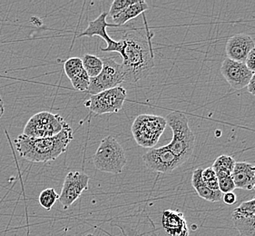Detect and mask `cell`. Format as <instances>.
<instances>
[{
	"label": "cell",
	"instance_id": "1",
	"mask_svg": "<svg viewBox=\"0 0 255 236\" xmlns=\"http://www.w3.org/2000/svg\"><path fill=\"white\" fill-rule=\"evenodd\" d=\"M103 52H118L123 58L125 82L134 84L152 73L154 67L153 54L147 36L140 30L127 31L119 41L107 47Z\"/></svg>",
	"mask_w": 255,
	"mask_h": 236
},
{
	"label": "cell",
	"instance_id": "2",
	"mask_svg": "<svg viewBox=\"0 0 255 236\" xmlns=\"http://www.w3.org/2000/svg\"><path fill=\"white\" fill-rule=\"evenodd\" d=\"M73 138V129L66 122L61 132L52 137L32 138L22 133L15 140V148L23 159L47 163L66 153Z\"/></svg>",
	"mask_w": 255,
	"mask_h": 236
},
{
	"label": "cell",
	"instance_id": "3",
	"mask_svg": "<svg viewBox=\"0 0 255 236\" xmlns=\"http://www.w3.org/2000/svg\"><path fill=\"white\" fill-rule=\"evenodd\" d=\"M173 131V139L167 144L169 150L185 163L194 153L195 136L189 126L188 118L184 114L174 111L165 118Z\"/></svg>",
	"mask_w": 255,
	"mask_h": 236
},
{
	"label": "cell",
	"instance_id": "4",
	"mask_svg": "<svg viewBox=\"0 0 255 236\" xmlns=\"http://www.w3.org/2000/svg\"><path fill=\"white\" fill-rule=\"evenodd\" d=\"M93 161L97 170L112 175H120L128 163L122 145L112 135L103 139Z\"/></svg>",
	"mask_w": 255,
	"mask_h": 236
},
{
	"label": "cell",
	"instance_id": "5",
	"mask_svg": "<svg viewBox=\"0 0 255 236\" xmlns=\"http://www.w3.org/2000/svg\"><path fill=\"white\" fill-rule=\"evenodd\" d=\"M167 123L165 118L153 115H140L134 119L131 131L138 145L153 148L158 143Z\"/></svg>",
	"mask_w": 255,
	"mask_h": 236
},
{
	"label": "cell",
	"instance_id": "6",
	"mask_svg": "<svg viewBox=\"0 0 255 236\" xmlns=\"http://www.w3.org/2000/svg\"><path fill=\"white\" fill-rule=\"evenodd\" d=\"M66 121L59 115L42 111L31 117L27 121L23 134L32 138L52 137L60 133Z\"/></svg>",
	"mask_w": 255,
	"mask_h": 236
},
{
	"label": "cell",
	"instance_id": "7",
	"mask_svg": "<svg viewBox=\"0 0 255 236\" xmlns=\"http://www.w3.org/2000/svg\"><path fill=\"white\" fill-rule=\"evenodd\" d=\"M103 69L97 77L90 78L89 88L87 92L91 96L97 95L112 88L120 87L125 82V71L122 65L113 57H101Z\"/></svg>",
	"mask_w": 255,
	"mask_h": 236
},
{
	"label": "cell",
	"instance_id": "8",
	"mask_svg": "<svg viewBox=\"0 0 255 236\" xmlns=\"http://www.w3.org/2000/svg\"><path fill=\"white\" fill-rule=\"evenodd\" d=\"M126 99L127 90L120 86L91 96L85 102V106L97 116L118 113L122 109Z\"/></svg>",
	"mask_w": 255,
	"mask_h": 236
},
{
	"label": "cell",
	"instance_id": "9",
	"mask_svg": "<svg viewBox=\"0 0 255 236\" xmlns=\"http://www.w3.org/2000/svg\"><path fill=\"white\" fill-rule=\"evenodd\" d=\"M143 160L149 169L161 174H170L184 164L169 150L167 145L150 149L143 154Z\"/></svg>",
	"mask_w": 255,
	"mask_h": 236
},
{
	"label": "cell",
	"instance_id": "10",
	"mask_svg": "<svg viewBox=\"0 0 255 236\" xmlns=\"http://www.w3.org/2000/svg\"><path fill=\"white\" fill-rule=\"evenodd\" d=\"M88 185L89 176L86 174L77 171L67 174L58 199L65 210L68 209L85 191L88 190Z\"/></svg>",
	"mask_w": 255,
	"mask_h": 236
},
{
	"label": "cell",
	"instance_id": "11",
	"mask_svg": "<svg viewBox=\"0 0 255 236\" xmlns=\"http://www.w3.org/2000/svg\"><path fill=\"white\" fill-rule=\"evenodd\" d=\"M221 73L231 88L240 90L247 88L254 73L251 72L245 63L226 58L221 67Z\"/></svg>",
	"mask_w": 255,
	"mask_h": 236
},
{
	"label": "cell",
	"instance_id": "12",
	"mask_svg": "<svg viewBox=\"0 0 255 236\" xmlns=\"http://www.w3.org/2000/svg\"><path fill=\"white\" fill-rule=\"evenodd\" d=\"M255 46V40L252 36L247 34H237L228 39L225 51L231 60L245 63L248 54Z\"/></svg>",
	"mask_w": 255,
	"mask_h": 236
},
{
	"label": "cell",
	"instance_id": "13",
	"mask_svg": "<svg viewBox=\"0 0 255 236\" xmlns=\"http://www.w3.org/2000/svg\"><path fill=\"white\" fill-rule=\"evenodd\" d=\"M232 176L236 188L255 190V164L236 162Z\"/></svg>",
	"mask_w": 255,
	"mask_h": 236
},
{
	"label": "cell",
	"instance_id": "14",
	"mask_svg": "<svg viewBox=\"0 0 255 236\" xmlns=\"http://www.w3.org/2000/svg\"><path fill=\"white\" fill-rule=\"evenodd\" d=\"M164 231L169 236H189L188 226L184 214L177 211L165 210L162 219Z\"/></svg>",
	"mask_w": 255,
	"mask_h": 236
},
{
	"label": "cell",
	"instance_id": "15",
	"mask_svg": "<svg viewBox=\"0 0 255 236\" xmlns=\"http://www.w3.org/2000/svg\"><path fill=\"white\" fill-rule=\"evenodd\" d=\"M108 12H102L100 15L97 16V18L95 20L90 21L88 26L85 30L82 32L81 34L78 36V37H81V36H99L103 38L106 43L108 44V46H110L114 44L115 40L112 39L109 35L108 34V31H107V27L108 26H118L114 24H108V21H107V17H108Z\"/></svg>",
	"mask_w": 255,
	"mask_h": 236
},
{
	"label": "cell",
	"instance_id": "16",
	"mask_svg": "<svg viewBox=\"0 0 255 236\" xmlns=\"http://www.w3.org/2000/svg\"><path fill=\"white\" fill-rule=\"evenodd\" d=\"M202 168L194 170L192 175V185L195 192L198 194L201 198L208 201L210 203H217L223 200L224 194L220 190H212L208 188L202 180Z\"/></svg>",
	"mask_w": 255,
	"mask_h": 236
},
{
	"label": "cell",
	"instance_id": "17",
	"mask_svg": "<svg viewBox=\"0 0 255 236\" xmlns=\"http://www.w3.org/2000/svg\"><path fill=\"white\" fill-rule=\"evenodd\" d=\"M149 8L148 4L143 0H136L133 5L128 6L127 9L121 12L120 14L112 17L114 25L121 26L128 23V21L135 18L136 16L141 15L144 11L147 10Z\"/></svg>",
	"mask_w": 255,
	"mask_h": 236
},
{
	"label": "cell",
	"instance_id": "18",
	"mask_svg": "<svg viewBox=\"0 0 255 236\" xmlns=\"http://www.w3.org/2000/svg\"><path fill=\"white\" fill-rule=\"evenodd\" d=\"M232 217L234 226L240 236H255V216L234 211Z\"/></svg>",
	"mask_w": 255,
	"mask_h": 236
},
{
	"label": "cell",
	"instance_id": "19",
	"mask_svg": "<svg viewBox=\"0 0 255 236\" xmlns=\"http://www.w3.org/2000/svg\"><path fill=\"white\" fill-rule=\"evenodd\" d=\"M235 163V160L232 156L223 154L216 158L212 168L217 175V178L223 176H229L234 172Z\"/></svg>",
	"mask_w": 255,
	"mask_h": 236
},
{
	"label": "cell",
	"instance_id": "20",
	"mask_svg": "<svg viewBox=\"0 0 255 236\" xmlns=\"http://www.w3.org/2000/svg\"><path fill=\"white\" fill-rule=\"evenodd\" d=\"M82 59L83 67L90 78L97 77L103 69V62L101 57L86 54Z\"/></svg>",
	"mask_w": 255,
	"mask_h": 236
},
{
	"label": "cell",
	"instance_id": "21",
	"mask_svg": "<svg viewBox=\"0 0 255 236\" xmlns=\"http://www.w3.org/2000/svg\"><path fill=\"white\" fill-rule=\"evenodd\" d=\"M58 199H59V195L56 193L54 188H46L41 192L38 197V202L43 208H45L46 210L50 211Z\"/></svg>",
	"mask_w": 255,
	"mask_h": 236
},
{
	"label": "cell",
	"instance_id": "22",
	"mask_svg": "<svg viewBox=\"0 0 255 236\" xmlns=\"http://www.w3.org/2000/svg\"><path fill=\"white\" fill-rule=\"evenodd\" d=\"M64 70L67 77L69 78V80L77 76L78 74H80L83 70H85L83 67L81 58L79 57L68 58L67 61L64 63Z\"/></svg>",
	"mask_w": 255,
	"mask_h": 236
},
{
	"label": "cell",
	"instance_id": "23",
	"mask_svg": "<svg viewBox=\"0 0 255 236\" xmlns=\"http://www.w3.org/2000/svg\"><path fill=\"white\" fill-rule=\"evenodd\" d=\"M70 82L73 88L76 90L81 91V92H85V91L87 92L90 84V77L87 75L86 70H83L80 74H78L77 76L70 79Z\"/></svg>",
	"mask_w": 255,
	"mask_h": 236
},
{
	"label": "cell",
	"instance_id": "24",
	"mask_svg": "<svg viewBox=\"0 0 255 236\" xmlns=\"http://www.w3.org/2000/svg\"><path fill=\"white\" fill-rule=\"evenodd\" d=\"M202 180L205 185L212 189V190H219V185H218V178L215 174V171L212 167H207L203 169L202 172Z\"/></svg>",
	"mask_w": 255,
	"mask_h": 236
},
{
	"label": "cell",
	"instance_id": "25",
	"mask_svg": "<svg viewBox=\"0 0 255 236\" xmlns=\"http://www.w3.org/2000/svg\"><path fill=\"white\" fill-rule=\"evenodd\" d=\"M135 1L136 0H115V1H113L108 15H110L111 17L118 15L125 9H127L128 6L133 5Z\"/></svg>",
	"mask_w": 255,
	"mask_h": 236
},
{
	"label": "cell",
	"instance_id": "26",
	"mask_svg": "<svg viewBox=\"0 0 255 236\" xmlns=\"http://www.w3.org/2000/svg\"><path fill=\"white\" fill-rule=\"evenodd\" d=\"M218 185H219V190L223 194L234 192V190L236 188L232 175L219 177L218 178Z\"/></svg>",
	"mask_w": 255,
	"mask_h": 236
},
{
	"label": "cell",
	"instance_id": "27",
	"mask_svg": "<svg viewBox=\"0 0 255 236\" xmlns=\"http://www.w3.org/2000/svg\"><path fill=\"white\" fill-rule=\"evenodd\" d=\"M235 211L241 214L255 216V198L242 203L240 206L235 208Z\"/></svg>",
	"mask_w": 255,
	"mask_h": 236
},
{
	"label": "cell",
	"instance_id": "28",
	"mask_svg": "<svg viewBox=\"0 0 255 236\" xmlns=\"http://www.w3.org/2000/svg\"><path fill=\"white\" fill-rule=\"evenodd\" d=\"M245 65L252 73H255V46L246 57Z\"/></svg>",
	"mask_w": 255,
	"mask_h": 236
},
{
	"label": "cell",
	"instance_id": "29",
	"mask_svg": "<svg viewBox=\"0 0 255 236\" xmlns=\"http://www.w3.org/2000/svg\"><path fill=\"white\" fill-rule=\"evenodd\" d=\"M223 201H224L225 205L233 206L237 202V195H235L234 192L224 194V195H223Z\"/></svg>",
	"mask_w": 255,
	"mask_h": 236
},
{
	"label": "cell",
	"instance_id": "30",
	"mask_svg": "<svg viewBox=\"0 0 255 236\" xmlns=\"http://www.w3.org/2000/svg\"><path fill=\"white\" fill-rule=\"evenodd\" d=\"M123 232L124 234H126L127 236H142L141 234L139 233L137 228H133V227H128V229H125L122 226H118Z\"/></svg>",
	"mask_w": 255,
	"mask_h": 236
},
{
	"label": "cell",
	"instance_id": "31",
	"mask_svg": "<svg viewBox=\"0 0 255 236\" xmlns=\"http://www.w3.org/2000/svg\"><path fill=\"white\" fill-rule=\"evenodd\" d=\"M247 89H248V92L252 94L253 96H255V73L253 74V77L251 78L250 82L247 86Z\"/></svg>",
	"mask_w": 255,
	"mask_h": 236
},
{
	"label": "cell",
	"instance_id": "32",
	"mask_svg": "<svg viewBox=\"0 0 255 236\" xmlns=\"http://www.w3.org/2000/svg\"><path fill=\"white\" fill-rule=\"evenodd\" d=\"M5 112V106H4V100L0 95V118H2L3 114Z\"/></svg>",
	"mask_w": 255,
	"mask_h": 236
}]
</instances>
